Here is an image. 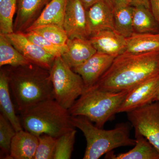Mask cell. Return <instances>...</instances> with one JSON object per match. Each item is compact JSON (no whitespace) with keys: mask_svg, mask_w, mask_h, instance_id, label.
Returning <instances> with one entry per match:
<instances>
[{"mask_svg":"<svg viewBox=\"0 0 159 159\" xmlns=\"http://www.w3.org/2000/svg\"><path fill=\"white\" fill-rule=\"evenodd\" d=\"M63 27L69 39L90 37L86 9L80 0H68Z\"/></svg>","mask_w":159,"mask_h":159,"instance_id":"obj_10","label":"cell"},{"mask_svg":"<svg viewBox=\"0 0 159 159\" xmlns=\"http://www.w3.org/2000/svg\"><path fill=\"white\" fill-rule=\"evenodd\" d=\"M129 90L111 92L91 88L77 99L69 112L72 116L85 117L102 128L113 119Z\"/></svg>","mask_w":159,"mask_h":159,"instance_id":"obj_5","label":"cell"},{"mask_svg":"<svg viewBox=\"0 0 159 159\" xmlns=\"http://www.w3.org/2000/svg\"><path fill=\"white\" fill-rule=\"evenodd\" d=\"M77 131L75 129L57 139L54 159H70L74 150Z\"/></svg>","mask_w":159,"mask_h":159,"instance_id":"obj_26","label":"cell"},{"mask_svg":"<svg viewBox=\"0 0 159 159\" xmlns=\"http://www.w3.org/2000/svg\"><path fill=\"white\" fill-rule=\"evenodd\" d=\"M21 114L23 128L37 136L47 134L57 139L75 129L69 110L54 99L40 102Z\"/></svg>","mask_w":159,"mask_h":159,"instance_id":"obj_3","label":"cell"},{"mask_svg":"<svg viewBox=\"0 0 159 159\" xmlns=\"http://www.w3.org/2000/svg\"><path fill=\"white\" fill-rule=\"evenodd\" d=\"M29 31H34L57 45H66L69 39L67 34L63 28L56 25H43L34 28Z\"/></svg>","mask_w":159,"mask_h":159,"instance_id":"obj_25","label":"cell"},{"mask_svg":"<svg viewBox=\"0 0 159 159\" xmlns=\"http://www.w3.org/2000/svg\"><path fill=\"white\" fill-rule=\"evenodd\" d=\"M7 72L2 70L0 73V109L8 119L16 131L23 129L21 121L16 114L11 101Z\"/></svg>","mask_w":159,"mask_h":159,"instance_id":"obj_19","label":"cell"},{"mask_svg":"<svg viewBox=\"0 0 159 159\" xmlns=\"http://www.w3.org/2000/svg\"><path fill=\"white\" fill-rule=\"evenodd\" d=\"M26 37L46 52L54 57L61 56L67 48V46H59L51 43L33 31L23 32Z\"/></svg>","mask_w":159,"mask_h":159,"instance_id":"obj_28","label":"cell"},{"mask_svg":"<svg viewBox=\"0 0 159 159\" xmlns=\"http://www.w3.org/2000/svg\"><path fill=\"white\" fill-rule=\"evenodd\" d=\"M132 6H119L114 9L115 30L127 38L134 33L133 25Z\"/></svg>","mask_w":159,"mask_h":159,"instance_id":"obj_23","label":"cell"},{"mask_svg":"<svg viewBox=\"0 0 159 159\" xmlns=\"http://www.w3.org/2000/svg\"><path fill=\"white\" fill-rule=\"evenodd\" d=\"M159 91V74L131 89L117 110L128 113L155 101Z\"/></svg>","mask_w":159,"mask_h":159,"instance_id":"obj_8","label":"cell"},{"mask_svg":"<svg viewBox=\"0 0 159 159\" xmlns=\"http://www.w3.org/2000/svg\"><path fill=\"white\" fill-rule=\"evenodd\" d=\"M86 12L90 37L103 30H115L114 9L105 0L95 3Z\"/></svg>","mask_w":159,"mask_h":159,"instance_id":"obj_12","label":"cell"},{"mask_svg":"<svg viewBox=\"0 0 159 159\" xmlns=\"http://www.w3.org/2000/svg\"><path fill=\"white\" fill-rule=\"evenodd\" d=\"M157 100H159V91L158 94L157 96L156 99L155 101H157Z\"/></svg>","mask_w":159,"mask_h":159,"instance_id":"obj_34","label":"cell"},{"mask_svg":"<svg viewBox=\"0 0 159 159\" xmlns=\"http://www.w3.org/2000/svg\"><path fill=\"white\" fill-rule=\"evenodd\" d=\"M71 122L75 128L82 132L86 140L84 159H98L115 148L135 145V139L130 138L129 127L126 123L105 130L94 125L83 116H71Z\"/></svg>","mask_w":159,"mask_h":159,"instance_id":"obj_4","label":"cell"},{"mask_svg":"<svg viewBox=\"0 0 159 159\" xmlns=\"http://www.w3.org/2000/svg\"><path fill=\"white\" fill-rule=\"evenodd\" d=\"M66 44L67 48L61 57L72 69L84 63L97 53L89 39H69Z\"/></svg>","mask_w":159,"mask_h":159,"instance_id":"obj_15","label":"cell"},{"mask_svg":"<svg viewBox=\"0 0 159 159\" xmlns=\"http://www.w3.org/2000/svg\"><path fill=\"white\" fill-rule=\"evenodd\" d=\"M6 72L10 90L20 113L40 102L54 99L48 70L31 64L11 67Z\"/></svg>","mask_w":159,"mask_h":159,"instance_id":"obj_2","label":"cell"},{"mask_svg":"<svg viewBox=\"0 0 159 159\" xmlns=\"http://www.w3.org/2000/svg\"><path fill=\"white\" fill-rule=\"evenodd\" d=\"M68 0H51L39 17L25 32L39 26L54 25L63 27L64 18Z\"/></svg>","mask_w":159,"mask_h":159,"instance_id":"obj_18","label":"cell"},{"mask_svg":"<svg viewBox=\"0 0 159 159\" xmlns=\"http://www.w3.org/2000/svg\"><path fill=\"white\" fill-rule=\"evenodd\" d=\"M31 62L14 48L4 34H0V66L18 67Z\"/></svg>","mask_w":159,"mask_h":159,"instance_id":"obj_22","label":"cell"},{"mask_svg":"<svg viewBox=\"0 0 159 159\" xmlns=\"http://www.w3.org/2000/svg\"><path fill=\"white\" fill-rule=\"evenodd\" d=\"M34 159H54L57 138L47 134L39 136Z\"/></svg>","mask_w":159,"mask_h":159,"instance_id":"obj_29","label":"cell"},{"mask_svg":"<svg viewBox=\"0 0 159 159\" xmlns=\"http://www.w3.org/2000/svg\"><path fill=\"white\" fill-rule=\"evenodd\" d=\"M97 52L115 57L125 53L126 38L116 30H105L99 31L89 38Z\"/></svg>","mask_w":159,"mask_h":159,"instance_id":"obj_13","label":"cell"},{"mask_svg":"<svg viewBox=\"0 0 159 159\" xmlns=\"http://www.w3.org/2000/svg\"><path fill=\"white\" fill-rule=\"evenodd\" d=\"M113 9L119 6H130L129 0H105Z\"/></svg>","mask_w":159,"mask_h":159,"instance_id":"obj_31","label":"cell"},{"mask_svg":"<svg viewBox=\"0 0 159 159\" xmlns=\"http://www.w3.org/2000/svg\"><path fill=\"white\" fill-rule=\"evenodd\" d=\"M50 72L54 99L69 110L85 90L82 77L66 63L61 56L55 57Z\"/></svg>","mask_w":159,"mask_h":159,"instance_id":"obj_6","label":"cell"},{"mask_svg":"<svg viewBox=\"0 0 159 159\" xmlns=\"http://www.w3.org/2000/svg\"><path fill=\"white\" fill-rule=\"evenodd\" d=\"M133 25L135 33H157L159 24L150 9L144 6H132Z\"/></svg>","mask_w":159,"mask_h":159,"instance_id":"obj_21","label":"cell"},{"mask_svg":"<svg viewBox=\"0 0 159 159\" xmlns=\"http://www.w3.org/2000/svg\"><path fill=\"white\" fill-rule=\"evenodd\" d=\"M4 35L31 63L51 70L55 57L28 39L23 32H14Z\"/></svg>","mask_w":159,"mask_h":159,"instance_id":"obj_9","label":"cell"},{"mask_svg":"<svg viewBox=\"0 0 159 159\" xmlns=\"http://www.w3.org/2000/svg\"><path fill=\"white\" fill-rule=\"evenodd\" d=\"M159 74V51L140 54L124 53L115 58L92 88L111 92L129 90Z\"/></svg>","mask_w":159,"mask_h":159,"instance_id":"obj_1","label":"cell"},{"mask_svg":"<svg viewBox=\"0 0 159 159\" xmlns=\"http://www.w3.org/2000/svg\"><path fill=\"white\" fill-rule=\"evenodd\" d=\"M157 51H159V32L134 33L126 38L125 53L140 54Z\"/></svg>","mask_w":159,"mask_h":159,"instance_id":"obj_20","label":"cell"},{"mask_svg":"<svg viewBox=\"0 0 159 159\" xmlns=\"http://www.w3.org/2000/svg\"><path fill=\"white\" fill-rule=\"evenodd\" d=\"M131 124L159 151V101L127 113Z\"/></svg>","mask_w":159,"mask_h":159,"instance_id":"obj_7","label":"cell"},{"mask_svg":"<svg viewBox=\"0 0 159 159\" xmlns=\"http://www.w3.org/2000/svg\"><path fill=\"white\" fill-rule=\"evenodd\" d=\"M18 0H2L0 2V34L14 32L13 17L17 7Z\"/></svg>","mask_w":159,"mask_h":159,"instance_id":"obj_24","label":"cell"},{"mask_svg":"<svg viewBox=\"0 0 159 159\" xmlns=\"http://www.w3.org/2000/svg\"><path fill=\"white\" fill-rule=\"evenodd\" d=\"M38 137L23 129L16 132L11 141L9 159H34Z\"/></svg>","mask_w":159,"mask_h":159,"instance_id":"obj_16","label":"cell"},{"mask_svg":"<svg viewBox=\"0 0 159 159\" xmlns=\"http://www.w3.org/2000/svg\"><path fill=\"white\" fill-rule=\"evenodd\" d=\"M129 5L131 6H144L150 9L149 0H129Z\"/></svg>","mask_w":159,"mask_h":159,"instance_id":"obj_32","label":"cell"},{"mask_svg":"<svg viewBox=\"0 0 159 159\" xmlns=\"http://www.w3.org/2000/svg\"><path fill=\"white\" fill-rule=\"evenodd\" d=\"M115 58L114 56L97 52L84 63L73 69L82 77L84 92L97 83L110 67Z\"/></svg>","mask_w":159,"mask_h":159,"instance_id":"obj_11","label":"cell"},{"mask_svg":"<svg viewBox=\"0 0 159 159\" xmlns=\"http://www.w3.org/2000/svg\"><path fill=\"white\" fill-rule=\"evenodd\" d=\"M150 10L159 24V0H149Z\"/></svg>","mask_w":159,"mask_h":159,"instance_id":"obj_30","label":"cell"},{"mask_svg":"<svg viewBox=\"0 0 159 159\" xmlns=\"http://www.w3.org/2000/svg\"><path fill=\"white\" fill-rule=\"evenodd\" d=\"M1 1H2V0H0V2H1Z\"/></svg>","mask_w":159,"mask_h":159,"instance_id":"obj_35","label":"cell"},{"mask_svg":"<svg viewBox=\"0 0 159 159\" xmlns=\"http://www.w3.org/2000/svg\"><path fill=\"white\" fill-rule=\"evenodd\" d=\"M84 6L86 10L93 6L95 3L101 1V0H80Z\"/></svg>","mask_w":159,"mask_h":159,"instance_id":"obj_33","label":"cell"},{"mask_svg":"<svg viewBox=\"0 0 159 159\" xmlns=\"http://www.w3.org/2000/svg\"><path fill=\"white\" fill-rule=\"evenodd\" d=\"M135 145L125 153L116 155L112 151L106 154L105 158L112 159H159V151L145 137L135 130Z\"/></svg>","mask_w":159,"mask_h":159,"instance_id":"obj_17","label":"cell"},{"mask_svg":"<svg viewBox=\"0 0 159 159\" xmlns=\"http://www.w3.org/2000/svg\"><path fill=\"white\" fill-rule=\"evenodd\" d=\"M16 133L8 119L3 114L0 115V148L6 155V158L9 159L12 139Z\"/></svg>","mask_w":159,"mask_h":159,"instance_id":"obj_27","label":"cell"},{"mask_svg":"<svg viewBox=\"0 0 159 159\" xmlns=\"http://www.w3.org/2000/svg\"><path fill=\"white\" fill-rule=\"evenodd\" d=\"M51 0H18L14 32H24L36 20Z\"/></svg>","mask_w":159,"mask_h":159,"instance_id":"obj_14","label":"cell"}]
</instances>
